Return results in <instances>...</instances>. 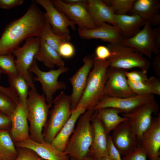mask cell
Returning a JSON list of instances; mask_svg holds the SVG:
<instances>
[{"label":"cell","mask_w":160,"mask_h":160,"mask_svg":"<svg viewBox=\"0 0 160 160\" xmlns=\"http://www.w3.org/2000/svg\"><path fill=\"white\" fill-rule=\"evenodd\" d=\"M45 13L34 2L25 13L5 27L0 38V55H9L25 40L40 37L47 23Z\"/></svg>","instance_id":"obj_1"},{"label":"cell","mask_w":160,"mask_h":160,"mask_svg":"<svg viewBox=\"0 0 160 160\" xmlns=\"http://www.w3.org/2000/svg\"><path fill=\"white\" fill-rule=\"evenodd\" d=\"M109 67L108 60L93 58L92 69L89 73L86 87L77 107H82L86 111L92 110L104 96Z\"/></svg>","instance_id":"obj_2"},{"label":"cell","mask_w":160,"mask_h":160,"mask_svg":"<svg viewBox=\"0 0 160 160\" xmlns=\"http://www.w3.org/2000/svg\"><path fill=\"white\" fill-rule=\"evenodd\" d=\"M94 111L86 110L79 117L64 151L76 160H83L88 154L93 139L91 118Z\"/></svg>","instance_id":"obj_3"},{"label":"cell","mask_w":160,"mask_h":160,"mask_svg":"<svg viewBox=\"0 0 160 160\" xmlns=\"http://www.w3.org/2000/svg\"><path fill=\"white\" fill-rule=\"evenodd\" d=\"M26 105L27 119L30 124V138L37 142H43L42 131L52 105L47 103L44 94L40 95L36 90L31 89L29 91Z\"/></svg>","instance_id":"obj_4"},{"label":"cell","mask_w":160,"mask_h":160,"mask_svg":"<svg viewBox=\"0 0 160 160\" xmlns=\"http://www.w3.org/2000/svg\"><path fill=\"white\" fill-rule=\"evenodd\" d=\"M53 106L49 110L48 119L43 129L44 141L50 143L71 116L70 95L63 91L53 99Z\"/></svg>","instance_id":"obj_5"},{"label":"cell","mask_w":160,"mask_h":160,"mask_svg":"<svg viewBox=\"0 0 160 160\" xmlns=\"http://www.w3.org/2000/svg\"><path fill=\"white\" fill-rule=\"evenodd\" d=\"M107 46L111 53L107 60L110 67L124 70L137 68L147 72L150 68V62L132 48L121 43L109 44Z\"/></svg>","instance_id":"obj_6"},{"label":"cell","mask_w":160,"mask_h":160,"mask_svg":"<svg viewBox=\"0 0 160 160\" xmlns=\"http://www.w3.org/2000/svg\"><path fill=\"white\" fill-rule=\"evenodd\" d=\"M68 70V67L64 66L56 69H51L48 71H44L40 69L34 59L29 71L36 75L33 80L40 83L46 102L52 105L53 96L57 91L65 89L67 87L65 83L58 81V78L60 75Z\"/></svg>","instance_id":"obj_7"},{"label":"cell","mask_w":160,"mask_h":160,"mask_svg":"<svg viewBox=\"0 0 160 160\" xmlns=\"http://www.w3.org/2000/svg\"><path fill=\"white\" fill-rule=\"evenodd\" d=\"M41 38L33 37L28 38L21 47H19L12 52L16 57L15 63L19 74L26 81L31 89L36 90L29 69L38 52L40 45Z\"/></svg>","instance_id":"obj_8"},{"label":"cell","mask_w":160,"mask_h":160,"mask_svg":"<svg viewBox=\"0 0 160 160\" xmlns=\"http://www.w3.org/2000/svg\"><path fill=\"white\" fill-rule=\"evenodd\" d=\"M121 43L132 48L151 59H153V54L157 55L160 53V49L155 42L154 30L149 22H145L143 28L134 36L124 39Z\"/></svg>","instance_id":"obj_9"},{"label":"cell","mask_w":160,"mask_h":160,"mask_svg":"<svg viewBox=\"0 0 160 160\" xmlns=\"http://www.w3.org/2000/svg\"><path fill=\"white\" fill-rule=\"evenodd\" d=\"M158 107L154 98L150 102L142 105L132 112L122 113L129 121L137 137L139 143L144 133L151 126L152 115L157 112Z\"/></svg>","instance_id":"obj_10"},{"label":"cell","mask_w":160,"mask_h":160,"mask_svg":"<svg viewBox=\"0 0 160 160\" xmlns=\"http://www.w3.org/2000/svg\"><path fill=\"white\" fill-rule=\"evenodd\" d=\"M51 1L57 10L78 25V31L92 29L97 27L87 11V2L85 4H72L66 3L63 0Z\"/></svg>","instance_id":"obj_11"},{"label":"cell","mask_w":160,"mask_h":160,"mask_svg":"<svg viewBox=\"0 0 160 160\" xmlns=\"http://www.w3.org/2000/svg\"><path fill=\"white\" fill-rule=\"evenodd\" d=\"M154 98L153 95H136L125 98L103 96L92 110L95 111L104 108H112L119 110L122 113H128Z\"/></svg>","instance_id":"obj_12"},{"label":"cell","mask_w":160,"mask_h":160,"mask_svg":"<svg viewBox=\"0 0 160 160\" xmlns=\"http://www.w3.org/2000/svg\"><path fill=\"white\" fill-rule=\"evenodd\" d=\"M41 6L45 10V16L51 27L52 32L59 36H70L69 27L75 29L76 23L69 20L66 15L57 10L51 0H36L33 1Z\"/></svg>","instance_id":"obj_13"},{"label":"cell","mask_w":160,"mask_h":160,"mask_svg":"<svg viewBox=\"0 0 160 160\" xmlns=\"http://www.w3.org/2000/svg\"><path fill=\"white\" fill-rule=\"evenodd\" d=\"M125 70L110 67L104 90V96L125 98L135 95L129 85Z\"/></svg>","instance_id":"obj_14"},{"label":"cell","mask_w":160,"mask_h":160,"mask_svg":"<svg viewBox=\"0 0 160 160\" xmlns=\"http://www.w3.org/2000/svg\"><path fill=\"white\" fill-rule=\"evenodd\" d=\"M113 142L121 155L125 156L139 144L136 134L129 120L119 125L113 130Z\"/></svg>","instance_id":"obj_15"},{"label":"cell","mask_w":160,"mask_h":160,"mask_svg":"<svg viewBox=\"0 0 160 160\" xmlns=\"http://www.w3.org/2000/svg\"><path fill=\"white\" fill-rule=\"evenodd\" d=\"M10 119L11 124L9 132L15 144L30 138L26 103L19 100Z\"/></svg>","instance_id":"obj_16"},{"label":"cell","mask_w":160,"mask_h":160,"mask_svg":"<svg viewBox=\"0 0 160 160\" xmlns=\"http://www.w3.org/2000/svg\"><path fill=\"white\" fill-rule=\"evenodd\" d=\"M83 61V66L69 79L72 90L70 95L71 111L76 108L81 98L86 86L89 74L93 65V58L89 56H85Z\"/></svg>","instance_id":"obj_17"},{"label":"cell","mask_w":160,"mask_h":160,"mask_svg":"<svg viewBox=\"0 0 160 160\" xmlns=\"http://www.w3.org/2000/svg\"><path fill=\"white\" fill-rule=\"evenodd\" d=\"M93 131L92 144L87 156L91 157L108 156L107 142L108 135L101 118L97 110L95 111L91 118Z\"/></svg>","instance_id":"obj_18"},{"label":"cell","mask_w":160,"mask_h":160,"mask_svg":"<svg viewBox=\"0 0 160 160\" xmlns=\"http://www.w3.org/2000/svg\"><path fill=\"white\" fill-rule=\"evenodd\" d=\"M139 144L150 159L160 156V115L153 118L151 124L143 134Z\"/></svg>","instance_id":"obj_19"},{"label":"cell","mask_w":160,"mask_h":160,"mask_svg":"<svg viewBox=\"0 0 160 160\" xmlns=\"http://www.w3.org/2000/svg\"><path fill=\"white\" fill-rule=\"evenodd\" d=\"M78 33L82 39H100L109 44L121 43L124 39L117 26L110 25L106 23H102L92 29L79 31Z\"/></svg>","instance_id":"obj_20"},{"label":"cell","mask_w":160,"mask_h":160,"mask_svg":"<svg viewBox=\"0 0 160 160\" xmlns=\"http://www.w3.org/2000/svg\"><path fill=\"white\" fill-rule=\"evenodd\" d=\"M15 144L17 147H25L33 150L46 160H69L70 159L64 152L59 151L51 143L44 141L39 143L29 138Z\"/></svg>","instance_id":"obj_21"},{"label":"cell","mask_w":160,"mask_h":160,"mask_svg":"<svg viewBox=\"0 0 160 160\" xmlns=\"http://www.w3.org/2000/svg\"><path fill=\"white\" fill-rule=\"evenodd\" d=\"M86 111L83 107L79 106L72 111L69 118L50 143L56 149L61 152L64 151L78 119Z\"/></svg>","instance_id":"obj_22"},{"label":"cell","mask_w":160,"mask_h":160,"mask_svg":"<svg viewBox=\"0 0 160 160\" xmlns=\"http://www.w3.org/2000/svg\"><path fill=\"white\" fill-rule=\"evenodd\" d=\"M86 7L96 26L106 22L116 26L114 19V12L104 1L87 0Z\"/></svg>","instance_id":"obj_23"},{"label":"cell","mask_w":160,"mask_h":160,"mask_svg":"<svg viewBox=\"0 0 160 160\" xmlns=\"http://www.w3.org/2000/svg\"><path fill=\"white\" fill-rule=\"evenodd\" d=\"M160 1L157 0H135L131 11L132 14L140 16L151 25H158L160 23Z\"/></svg>","instance_id":"obj_24"},{"label":"cell","mask_w":160,"mask_h":160,"mask_svg":"<svg viewBox=\"0 0 160 160\" xmlns=\"http://www.w3.org/2000/svg\"><path fill=\"white\" fill-rule=\"evenodd\" d=\"M114 19L117 26L121 31L124 38L131 37L140 30L145 22L137 14L131 15L115 14Z\"/></svg>","instance_id":"obj_25"},{"label":"cell","mask_w":160,"mask_h":160,"mask_svg":"<svg viewBox=\"0 0 160 160\" xmlns=\"http://www.w3.org/2000/svg\"><path fill=\"white\" fill-rule=\"evenodd\" d=\"M34 59L42 62L51 69H53L55 66L59 68L65 66V63L58 52L41 38L40 48Z\"/></svg>","instance_id":"obj_26"},{"label":"cell","mask_w":160,"mask_h":160,"mask_svg":"<svg viewBox=\"0 0 160 160\" xmlns=\"http://www.w3.org/2000/svg\"><path fill=\"white\" fill-rule=\"evenodd\" d=\"M108 135L121 123L129 119L119 115L122 112L112 108H106L97 110Z\"/></svg>","instance_id":"obj_27"},{"label":"cell","mask_w":160,"mask_h":160,"mask_svg":"<svg viewBox=\"0 0 160 160\" xmlns=\"http://www.w3.org/2000/svg\"><path fill=\"white\" fill-rule=\"evenodd\" d=\"M17 155L16 147L9 131L0 130V157L4 160H15Z\"/></svg>","instance_id":"obj_28"},{"label":"cell","mask_w":160,"mask_h":160,"mask_svg":"<svg viewBox=\"0 0 160 160\" xmlns=\"http://www.w3.org/2000/svg\"><path fill=\"white\" fill-rule=\"evenodd\" d=\"M40 37L57 52L60 45L63 42L69 41L71 39V36H59L55 34L48 22L43 30Z\"/></svg>","instance_id":"obj_29"},{"label":"cell","mask_w":160,"mask_h":160,"mask_svg":"<svg viewBox=\"0 0 160 160\" xmlns=\"http://www.w3.org/2000/svg\"><path fill=\"white\" fill-rule=\"evenodd\" d=\"M8 81L9 87L15 91L18 97L19 100L26 103L30 87L24 78L19 74L15 77H8Z\"/></svg>","instance_id":"obj_30"},{"label":"cell","mask_w":160,"mask_h":160,"mask_svg":"<svg viewBox=\"0 0 160 160\" xmlns=\"http://www.w3.org/2000/svg\"><path fill=\"white\" fill-rule=\"evenodd\" d=\"M0 70L9 78L15 77L19 74L13 55H0Z\"/></svg>","instance_id":"obj_31"},{"label":"cell","mask_w":160,"mask_h":160,"mask_svg":"<svg viewBox=\"0 0 160 160\" xmlns=\"http://www.w3.org/2000/svg\"><path fill=\"white\" fill-rule=\"evenodd\" d=\"M135 0H108L105 3L113 9L115 14L126 15L131 11Z\"/></svg>","instance_id":"obj_32"},{"label":"cell","mask_w":160,"mask_h":160,"mask_svg":"<svg viewBox=\"0 0 160 160\" xmlns=\"http://www.w3.org/2000/svg\"><path fill=\"white\" fill-rule=\"evenodd\" d=\"M17 104L8 95L0 91V112L10 117Z\"/></svg>","instance_id":"obj_33"},{"label":"cell","mask_w":160,"mask_h":160,"mask_svg":"<svg viewBox=\"0 0 160 160\" xmlns=\"http://www.w3.org/2000/svg\"><path fill=\"white\" fill-rule=\"evenodd\" d=\"M130 89L136 95H153L154 92L147 82L133 81L127 80Z\"/></svg>","instance_id":"obj_34"},{"label":"cell","mask_w":160,"mask_h":160,"mask_svg":"<svg viewBox=\"0 0 160 160\" xmlns=\"http://www.w3.org/2000/svg\"><path fill=\"white\" fill-rule=\"evenodd\" d=\"M16 148L17 155L15 160H46L30 148L21 147Z\"/></svg>","instance_id":"obj_35"},{"label":"cell","mask_w":160,"mask_h":160,"mask_svg":"<svg viewBox=\"0 0 160 160\" xmlns=\"http://www.w3.org/2000/svg\"><path fill=\"white\" fill-rule=\"evenodd\" d=\"M148 157L145 151L139 145L132 151L122 158V160H147Z\"/></svg>","instance_id":"obj_36"},{"label":"cell","mask_w":160,"mask_h":160,"mask_svg":"<svg viewBox=\"0 0 160 160\" xmlns=\"http://www.w3.org/2000/svg\"><path fill=\"white\" fill-rule=\"evenodd\" d=\"M58 52L61 57L70 58L74 55L75 50L73 45L69 41H66L63 42L60 45Z\"/></svg>","instance_id":"obj_37"},{"label":"cell","mask_w":160,"mask_h":160,"mask_svg":"<svg viewBox=\"0 0 160 160\" xmlns=\"http://www.w3.org/2000/svg\"><path fill=\"white\" fill-rule=\"evenodd\" d=\"M147 71H135L130 72L126 71V76L127 80L133 81L147 82L148 77Z\"/></svg>","instance_id":"obj_38"},{"label":"cell","mask_w":160,"mask_h":160,"mask_svg":"<svg viewBox=\"0 0 160 160\" xmlns=\"http://www.w3.org/2000/svg\"><path fill=\"white\" fill-rule=\"evenodd\" d=\"M107 149L108 155L115 160H122L121 155L113 144L111 135H108L107 138Z\"/></svg>","instance_id":"obj_39"},{"label":"cell","mask_w":160,"mask_h":160,"mask_svg":"<svg viewBox=\"0 0 160 160\" xmlns=\"http://www.w3.org/2000/svg\"><path fill=\"white\" fill-rule=\"evenodd\" d=\"M95 58L102 60H108L111 55V51L107 46H98L95 49Z\"/></svg>","instance_id":"obj_40"},{"label":"cell","mask_w":160,"mask_h":160,"mask_svg":"<svg viewBox=\"0 0 160 160\" xmlns=\"http://www.w3.org/2000/svg\"><path fill=\"white\" fill-rule=\"evenodd\" d=\"M147 83L152 89L154 95H160V79L155 76L148 78Z\"/></svg>","instance_id":"obj_41"},{"label":"cell","mask_w":160,"mask_h":160,"mask_svg":"<svg viewBox=\"0 0 160 160\" xmlns=\"http://www.w3.org/2000/svg\"><path fill=\"white\" fill-rule=\"evenodd\" d=\"M23 0H0V8L9 9L22 4Z\"/></svg>","instance_id":"obj_42"},{"label":"cell","mask_w":160,"mask_h":160,"mask_svg":"<svg viewBox=\"0 0 160 160\" xmlns=\"http://www.w3.org/2000/svg\"><path fill=\"white\" fill-rule=\"evenodd\" d=\"M11 124L10 117L0 112V130L9 131Z\"/></svg>","instance_id":"obj_43"},{"label":"cell","mask_w":160,"mask_h":160,"mask_svg":"<svg viewBox=\"0 0 160 160\" xmlns=\"http://www.w3.org/2000/svg\"><path fill=\"white\" fill-rule=\"evenodd\" d=\"M0 91L7 95L17 104L19 101L18 97L14 90L10 87H5L0 85Z\"/></svg>","instance_id":"obj_44"},{"label":"cell","mask_w":160,"mask_h":160,"mask_svg":"<svg viewBox=\"0 0 160 160\" xmlns=\"http://www.w3.org/2000/svg\"><path fill=\"white\" fill-rule=\"evenodd\" d=\"M153 68L156 75L160 77V53L155 57L152 64Z\"/></svg>","instance_id":"obj_45"},{"label":"cell","mask_w":160,"mask_h":160,"mask_svg":"<svg viewBox=\"0 0 160 160\" xmlns=\"http://www.w3.org/2000/svg\"><path fill=\"white\" fill-rule=\"evenodd\" d=\"M155 33V41L156 46L160 49V27L154 29Z\"/></svg>","instance_id":"obj_46"},{"label":"cell","mask_w":160,"mask_h":160,"mask_svg":"<svg viewBox=\"0 0 160 160\" xmlns=\"http://www.w3.org/2000/svg\"><path fill=\"white\" fill-rule=\"evenodd\" d=\"M63 1L66 3L72 4H85L87 2V0H65Z\"/></svg>","instance_id":"obj_47"},{"label":"cell","mask_w":160,"mask_h":160,"mask_svg":"<svg viewBox=\"0 0 160 160\" xmlns=\"http://www.w3.org/2000/svg\"><path fill=\"white\" fill-rule=\"evenodd\" d=\"M91 157L93 160H115L108 156L99 157Z\"/></svg>","instance_id":"obj_48"},{"label":"cell","mask_w":160,"mask_h":160,"mask_svg":"<svg viewBox=\"0 0 160 160\" xmlns=\"http://www.w3.org/2000/svg\"><path fill=\"white\" fill-rule=\"evenodd\" d=\"M83 160H93L92 158L89 156H85L83 159Z\"/></svg>","instance_id":"obj_49"},{"label":"cell","mask_w":160,"mask_h":160,"mask_svg":"<svg viewBox=\"0 0 160 160\" xmlns=\"http://www.w3.org/2000/svg\"><path fill=\"white\" fill-rule=\"evenodd\" d=\"M150 160H160V157L159 156L154 159H150Z\"/></svg>","instance_id":"obj_50"},{"label":"cell","mask_w":160,"mask_h":160,"mask_svg":"<svg viewBox=\"0 0 160 160\" xmlns=\"http://www.w3.org/2000/svg\"><path fill=\"white\" fill-rule=\"evenodd\" d=\"M69 160H76L75 159L73 158H70V159Z\"/></svg>","instance_id":"obj_51"},{"label":"cell","mask_w":160,"mask_h":160,"mask_svg":"<svg viewBox=\"0 0 160 160\" xmlns=\"http://www.w3.org/2000/svg\"><path fill=\"white\" fill-rule=\"evenodd\" d=\"M2 74L1 73V71L0 70V79H1V74Z\"/></svg>","instance_id":"obj_52"},{"label":"cell","mask_w":160,"mask_h":160,"mask_svg":"<svg viewBox=\"0 0 160 160\" xmlns=\"http://www.w3.org/2000/svg\"><path fill=\"white\" fill-rule=\"evenodd\" d=\"M0 160H4L0 157Z\"/></svg>","instance_id":"obj_53"}]
</instances>
